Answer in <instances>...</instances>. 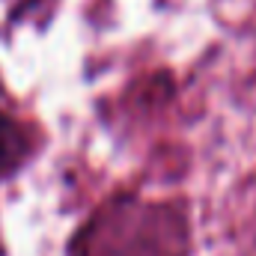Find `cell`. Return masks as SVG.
<instances>
[{"mask_svg": "<svg viewBox=\"0 0 256 256\" xmlns=\"http://www.w3.org/2000/svg\"><path fill=\"white\" fill-rule=\"evenodd\" d=\"M24 149L27 146L21 131L0 114V173H9L12 167H18V161L24 158Z\"/></svg>", "mask_w": 256, "mask_h": 256, "instance_id": "1", "label": "cell"}]
</instances>
